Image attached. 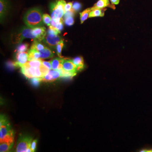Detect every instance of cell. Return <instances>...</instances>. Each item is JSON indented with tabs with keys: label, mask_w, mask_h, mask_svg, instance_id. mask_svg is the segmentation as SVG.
Returning <instances> with one entry per match:
<instances>
[{
	"label": "cell",
	"mask_w": 152,
	"mask_h": 152,
	"mask_svg": "<svg viewBox=\"0 0 152 152\" xmlns=\"http://www.w3.org/2000/svg\"><path fill=\"white\" fill-rule=\"evenodd\" d=\"M24 21L29 28L42 26L44 23L42 11L37 8L30 9L25 14Z\"/></svg>",
	"instance_id": "cell-1"
},
{
	"label": "cell",
	"mask_w": 152,
	"mask_h": 152,
	"mask_svg": "<svg viewBox=\"0 0 152 152\" xmlns=\"http://www.w3.org/2000/svg\"><path fill=\"white\" fill-rule=\"evenodd\" d=\"M21 68L22 74L29 79L44 77L50 71V70L43 65L40 67L38 68L32 67L24 65Z\"/></svg>",
	"instance_id": "cell-2"
},
{
	"label": "cell",
	"mask_w": 152,
	"mask_h": 152,
	"mask_svg": "<svg viewBox=\"0 0 152 152\" xmlns=\"http://www.w3.org/2000/svg\"><path fill=\"white\" fill-rule=\"evenodd\" d=\"M14 140V132L10 124L4 115H1L0 119V142Z\"/></svg>",
	"instance_id": "cell-3"
},
{
	"label": "cell",
	"mask_w": 152,
	"mask_h": 152,
	"mask_svg": "<svg viewBox=\"0 0 152 152\" xmlns=\"http://www.w3.org/2000/svg\"><path fill=\"white\" fill-rule=\"evenodd\" d=\"M66 4L64 0H58L51 4L52 19L63 18L62 17L65 13V7Z\"/></svg>",
	"instance_id": "cell-4"
},
{
	"label": "cell",
	"mask_w": 152,
	"mask_h": 152,
	"mask_svg": "<svg viewBox=\"0 0 152 152\" xmlns=\"http://www.w3.org/2000/svg\"><path fill=\"white\" fill-rule=\"evenodd\" d=\"M32 138L26 135H20L17 141L16 152H26L28 148H31Z\"/></svg>",
	"instance_id": "cell-5"
},
{
	"label": "cell",
	"mask_w": 152,
	"mask_h": 152,
	"mask_svg": "<svg viewBox=\"0 0 152 152\" xmlns=\"http://www.w3.org/2000/svg\"><path fill=\"white\" fill-rule=\"evenodd\" d=\"M25 38L37 39L35 36L33 34V28H24L20 33L13 35L12 41L14 44L20 43Z\"/></svg>",
	"instance_id": "cell-6"
},
{
	"label": "cell",
	"mask_w": 152,
	"mask_h": 152,
	"mask_svg": "<svg viewBox=\"0 0 152 152\" xmlns=\"http://www.w3.org/2000/svg\"><path fill=\"white\" fill-rule=\"evenodd\" d=\"M43 40L49 47L54 48L62 39L58 35L48 34L46 36Z\"/></svg>",
	"instance_id": "cell-7"
},
{
	"label": "cell",
	"mask_w": 152,
	"mask_h": 152,
	"mask_svg": "<svg viewBox=\"0 0 152 152\" xmlns=\"http://www.w3.org/2000/svg\"><path fill=\"white\" fill-rule=\"evenodd\" d=\"M61 77V73L58 70H50L44 77L42 78V82H52Z\"/></svg>",
	"instance_id": "cell-8"
},
{
	"label": "cell",
	"mask_w": 152,
	"mask_h": 152,
	"mask_svg": "<svg viewBox=\"0 0 152 152\" xmlns=\"http://www.w3.org/2000/svg\"><path fill=\"white\" fill-rule=\"evenodd\" d=\"M28 54L26 52H20L17 53V61L15 62L18 67H21L28 61Z\"/></svg>",
	"instance_id": "cell-9"
},
{
	"label": "cell",
	"mask_w": 152,
	"mask_h": 152,
	"mask_svg": "<svg viewBox=\"0 0 152 152\" xmlns=\"http://www.w3.org/2000/svg\"><path fill=\"white\" fill-rule=\"evenodd\" d=\"M33 33L37 39L41 42L43 40L46 36L47 32L46 31V28L43 26L37 27L33 28Z\"/></svg>",
	"instance_id": "cell-10"
},
{
	"label": "cell",
	"mask_w": 152,
	"mask_h": 152,
	"mask_svg": "<svg viewBox=\"0 0 152 152\" xmlns=\"http://www.w3.org/2000/svg\"><path fill=\"white\" fill-rule=\"evenodd\" d=\"M63 68L66 71L77 72V66L73 63L72 60L64 58L63 62Z\"/></svg>",
	"instance_id": "cell-11"
},
{
	"label": "cell",
	"mask_w": 152,
	"mask_h": 152,
	"mask_svg": "<svg viewBox=\"0 0 152 152\" xmlns=\"http://www.w3.org/2000/svg\"><path fill=\"white\" fill-rule=\"evenodd\" d=\"M14 140L0 142V152H8L12 148Z\"/></svg>",
	"instance_id": "cell-12"
},
{
	"label": "cell",
	"mask_w": 152,
	"mask_h": 152,
	"mask_svg": "<svg viewBox=\"0 0 152 152\" xmlns=\"http://www.w3.org/2000/svg\"><path fill=\"white\" fill-rule=\"evenodd\" d=\"M64 58H56L50 61L52 69L59 70L63 69V62Z\"/></svg>",
	"instance_id": "cell-13"
},
{
	"label": "cell",
	"mask_w": 152,
	"mask_h": 152,
	"mask_svg": "<svg viewBox=\"0 0 152 152\" xmlns=\"http://www.w3.org/2000/svg\"><path fill=\"white\" fill-rule=\"evenodd\" d=\"M109 7L114 8L115 7L110 4L109 0H99L94 6L91 8L92 10L96 9H103L106 7Z\"/></svg>",
	"instance_id": "cell-14"
},
{
	"label": "cell",
	"mask_w": 152,
	"mask_h": 152,
	"mask_svg": "<svg viewBox=\"0 0 152 152\" xmlns=\"http://www.w3.org/2000/svg\"><path fill=\"white\" fill-rule=\"evenodd\" d=\"M40 53V59H45L50 58L54 56V54L51 50L50 49L46 47L44 50L39 51Z\"/></svg>",
	"instance_id": "cell-15"
},
{
	"label": "cell",
	"mask_w": 152,
	"mask_h": 152,
	"mask_svg": "<svg viewBox=\"0 0 152 152\" xmlns=\"http://www.w3.org/2000/svg\"><path fill=\"white\" fill-rule=\"evenodd\" d=\"M73 63L75 65L77 66V72L83 69L84 68V61L83 57L81 56H77L74 58L72 60Z\"/></svg>",
	"instance_id": "cell-16"
},
{
	"label": "cell",
	"mask_w": 152,
	"mask_h": 152,
	"mask_svg": "<svg viewBox=\"0 0 152 152\" xmlns=\"http://www.w3.org/2000/svg\"><path fill=\"white\" fill-rule=\"evenodd\" d=\"M28 61L40 59V53L39 51L35 49H30L28 52Z\"/></svg>",
	"instance_id": "cell-17"
},
{
	"label": "cell",
	"mask_w": 152,
	"mask_h": 152,
	"mask_svg": "<svg viewBox=\"0 0 152 152\" xmlns=\"http://www.w3.org/2000/svg\"><path fill=\"white\" fill-rule=\"evenodd\" d=\"M106 9H96L93 10L90 12L89 18L96 17H103L104 15V11Z\"/></svg>",
	"instance_id": "cell-18"
},
{
	"label": "cell",
	"mask_w": 152,
	"mask_h": 152,
	"mask_svg": "<svg viewBox=\"0 0 152 152\" xmlns=\"http://www.w3.org/2000/svg\"><path fill=\"white\" fill-rule=\"evenodd\" d=\"M7 8V2L6 0H0V13L1 20L4 17Z\"/></svg>",
	"instance_id": "cell-19"
},
{
	"label": "cell",
	"mask_w": 152,
	"mask_h": 152,
	"mask_svg": "<svg viewBox=\"0 0 152 152\" xmlns=\"http://www.w3.org/2000/svg\"><path fill=\"white\" fill-rule=\"evenodd\" d=\"M61 73V77L66 78H72V77L75 76L77 72H70V71H66L63 69L59 70Z\"/></svg>",
	"instance_id": "cell-20"
},
{
	"label": "cell",
	"mask_w": 152,
	"mask_h": 152,
	"mask_svg": "<svg viewBox=\"0 0 152 152\" xmlns=\"http://www.w3.org/2000/svg\"><path fill=\"white\" fill-rule=\"evenodd\" d=\"M42 61V60L41 59L28 61L26 64H25V65L29 66L32 67H40L43 65Z\"/></svg>",
	"instance_id": "cell-21"
},
{
	"label": "cell",
	"mask_w": 152,
	"mask_h": 152,
	"mask_svg": "<svg viewBox=\"0 0 152 152\" xmlns=\"http://www.w3.org/2000/svg\"><path fill=\"white\" fill-rule=\"evenodd\" d=\"M46 47L43 44L41 43L40 42V41H39L38 40H37V39H36L34 41V42L33 43L31 49H35V50H37L39 51H40L42 50H44Z\"/></svg>",
	"instance_id": "cell-22"
},
{
	"label": "cell",
	"mask_w": 152,
	"mask_h": 152,
	"mask_svg": "<svg viewBox=\"0 0 152 152\" xmlns=\"http://www.w3.org/2000/svg\"><path fill=\"white\" fill-rule=\"evenodd\" d=\"M91 11L92 9L91 8L87 9L82 12L80 13L81 24L83 23L85 21L89 18L90 12H91Z\"/></svg>",
	"instance_id": "cell-23"
},
{
	"label": "cell",
	"mask_w": 152,
	"mask_h": 152,
	"mask_svg": "<svg viewBox=\"0 0 152 152\" xmlns=\"http://www.w3.org/2000/svg\"><path fill=\"white\" fill-rule=\"evenodd\" d=\"M64 45V41L62 40L56 46L57 54H58L59 57H60V58H63L61 56V52Z\"/></svg>",
	"instance_id": "cell-24"
},
{
	"label": "cell",
	"mask_w": 152,
	"mask_h": 152,
	"mask_svg": "<svg viewBox=\"0 0 152 152\" xmlns=\"http://www.w3.org/2000/svg\"><path fill=\"white\" fill-rule=\"evenodd\" d=\"M43 20L44 23L47 26H51L52 18L48 14H45L43 15Z\"/></svg>",
	"instance_id": "cell-25"
},
{
	"label": "cell",
	"mask_w": 152,
	"mask_h": 152,
	"mask_svg": "<svg viewBox=\"0 0 152 152\" xmlns=\"http://www.w3.org/2000/svg\"><path fill=\"white\" fill-rule=\"evenodd\" d=\"M28 44L27 43H23L21 44L18 46L17 48L18 53L20 52H25L26 51L28 47Z\"/></svg>",
	"instance_id": "cell-26"
},
{
	"label": "cell",
	"mask_w": 152,
	"mask_h": 152,
	"mask_svg": "<svg viewBox=\"0 0 152 152\" xmlns=\"http://www.w3.org/2000/svg\"><path fill=\"white\" fill-rule=\"evenodd\" d=\"M41 82H42V78L34 77L31 80V83L34 87L39 86Z\"/></svg>",
	"instance_id": "cell-27"
},
{
	"label": "cell",
	"mask_w": 152,
	"mask_h": 152,
	"mask_svg": "<svg viewBox=\"0 0 152 152\" xmlns=\"http://www.w3.org/2000/svg\"><path fill=\"white\" fill-rule=\"evenodd\" d=\"M6 66L7 68L10 70H12L15 68L18 67L15 62H12V61H8L6 63Z\"/></svg>",
	"instance_id": "cell-28"
},
{
	"label": "cell",
	"mask_w": 152,
	"mask_h": 152,
	"mask_svg": "<svg viewBox=\"0 0 152 152\" xmlns=\"http://www.w3.org/2000/svg\"><path fill=\"white\" fill-rule=\"evenodd\" d=\"M48 34L58 35V34H60V33L57 31L56 28L51 26H50L48 29Z\"/></svg>",
	"instance_id": "cell-29"
},
{
	"label": "cell",
	"mask_w": 152,
	"mask_h": 152,
	"mask_svg": "<svg viewBox=\"0 0 152 152\" xmlns=\"http://www.w3.org/2000/svg\"><path fill=\"white\" fill-rule=\"evenodd\" d=\"M65 23L67 26H71L74 24L73 17H69L65 18Z\"/></svg>",
	"instance_id": "cell-30"
},
{
	"label": "cell",
	"mask_w": 152,
	"mask_h": 152,
	"mask_svg": "<svg viewBox=\"0 0 152 152\" xmlns=\"http://www.w3.org/2000/svg\"><path fill=\"white\" fill-rule=\"evenodd\" d=\"M81 4L80 3L76 2L74 3L72 6V9L75 12H77L81 8Z\"/></svg>",
	"instance_id": "cell-31"
},
{
	"label": "cell",
	"mask_w": 152,
	"mask_h": 152,
	"mask_svg": "<svg viewBox=\"0 0 152 152\" xmlns=\"http://www.w3.org/2000/svg\"><path fill=\"white\" fill-rule=\"evenodd\" d=\"M75 11L72 9V10L70 11H67L65 13L64 15V19L66 18H68L69 17H73L75 14Z\"/></svg>",
	"instance_id": "cell-32"
},
{
	"label": "cell",
	"mask_w": 152,
	"mask_h": 152,
	"mask_svg": "<svg viewBox=\"0 0 152 152\" xmlns=\"http://www.w3.org/2000/svg\"><path fill=\"white\" fill-rule=\"evenodd\" d=\"M42 64L43 65L45 66L48 68L50 70L52 69V65L51 63L50 62V61H42Z\"/></svg>",
	"instance_id": "cell-33"
},
{
	"label": "cell",
	"mask_w": 152,
	"mask_h": 152,
	"mask_svg": "<svg viewBox=\"0 0 152 152\" xmlns=\"http://www.w3.org/2000/svg\"><path fill=\"white\" fill-rule=\"evenodd\" d=\"M72 2H69L66 4L65 7V12L72 10Z\"/></svg>",
	"instance_id": "cell-34"
},
{
	"label": "cell",
	"mask_w": 152,
	"mask_h": 152,
	"mask_svg": "<svg viewBox=\"0 0 152 152\" xmlns=\"http://www.w3.org/2000/svg\"><path fill=\"white\" fill-rule=\"evenodd\" d=\"M37 143V140H33V142H32L31 148L33 152L35 151Z\"/></svg>",
	"instance_id": "cell-35"
},
{
	"label": "cell",
	"mask_w": 152,
	"mask_h": 152,
	"mask_svg": "<svg viewBox=\"0 0 152 152\" xmlns=\"http://www.w3.org/2000/svg\"><path fill=\"white\" fill-rule=\"evenodd\" d=\"M112 4H118L119 3L120 0H110Z\"/></svg>",
	"instance_id": "cell-36"
},
{
	"label": "cell",
	"mask_w": 152,
	"mask_h": 152,
	"mask_svg": "<svg viewBox=\"0 0 152 152\" xmlns=\"http://www.w3.org/2000/svg\"><path fill=\"white\" fill-rule=\"evenodd\" d=\"M32 151V150L31 149V148H28L26 152H31Z\"/></svg>",
	"instance_id": "cell-37"
}]
</instances>
